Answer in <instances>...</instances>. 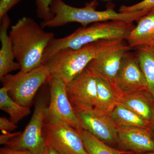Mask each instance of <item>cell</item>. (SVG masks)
<instances>
[{
    "mask_svg": "<svg viewBox=\"0 0 154 154\" xmlns=\"http://www.w3.org/2000/svg\"><path fill=\"white\" fill-rule=\"evenodd\" d=\"M23 0H0V20Z\"/></svg>",
    "mask_w": 154,
    "mask_h": 154,
    "instance_id": "cb8c5ba5",
    "label": "cell"
},
{
    "mask_svg": "<svg viewBox=\"0 0 154 154\" xmlns=\"http://www.w3.org/2000/svg\"><path fill=\"white\" fill-rule=\"evenodd\" d=\"M128 154H131V153ZM142 154H154V152H149L145 153Z\"/></svg>",
    "mask_w": 154,
    "mask_h": 154,
    "instance_id": "f1b7e54d",
    "label": "cell"
},
{
    "mask_svg": "<svg viewBox=\"0 0 154 154\" xmlns=\"http://www.w3.org/2000/svg\"><path fill=\"white\" fill-rule=\"evenodd\" d=\"M17 128V124H14L11 120L5 117L0 118V129L2 132H10L16 129Z\"/></svg>",
    "mask_w": 154,
    "mask_h": 154,
    "instance_id": "d4e9b609",
    "label": "cell"
},
{
    "mask_svg": "<svg viewBox=\"0 0 154 154\" xmlns=\"http://www.w3.org/2000/svg\"><path fill=\"white\" fill-rule=\"evenodd\" d=\"M48 83L49 87L50 103L46 112L64 122L79 132L82 128L67 95L66 85L52 77Z\"/></svg>",
    "mask_w": 154,
    "mask_h": 154,
    "instance_id": "30bf717a",
    "label": "cell"
},
{
    "mask_svg": "<svg viewBox=\"0 0 154 154\" xmlns=\"http://www.w3.org/2000/svg\"><path fill=\"white\" fill-rule=\"evenodd\" d=\"M46 106L44 96L36 101L32 117L22 133L10 142V148L26 150L33 154H45L47 143L43 134V126Z\"/></svg>",
    "mask_w": 154,
    "mask_h": 154,
    "instance_id": "52a82bcc",
    "label": "cell"
},
{
    "mask_svg": "<svg viewBox=\"0 0 154 154\" xmlns=\"http://www.w3.org/2000/svg\"><path fill=\"white\" fill-rule=\"evenodd\" d=\"M98 3L94 0L87 4L85 7L77 8L69 5L62 0H53L51 11L53 18L48 22H41L42 28H57L72 22L81 24L83 27L89 24L110 21H122L132 22L137 21L148 12L140 11L125 14L117 12L112 8L103 11L96 10Z\"/></svg>",
    "mask_w": 154,
    "mask_h": 154,
    "instance_id": "3957f363",
    "label": "cell"
},
{
    "mask_svg": "<svg viewBox=\"0 0 154 154\" xmlns=\"http://www.w3.org/2000/svg\"><path fill=\"white\" fill-rule=\"evenodd\" d=\"M43 134L46 141L59 154H89L79 133L45 111Z\"/></svg>",
    "mask_w": 154,
    "mask_h": 154,
    "instance_id": "8992f818",
    "label": "cell"
},
{
    "mask_svg": "<svg viewBox=\"0 0 154 154\" xmlns=\"http://www.w3.org/2000/svg\"><path fill=\"white\" fill-rule=\"evenodd\" d=\"M69 100L76 113L94 109L97 99V82L94 73L87 68L66 86Z\"/></svg>",
    "mask_w": 154,
    "mask_h": 154,
    "instance_id": "ba28073f",
    "label": "cell"
},
{
    "mask_svg": "<svg viewBox=\"0 0 154 154\" xmlns=\"http://www.w3.org/2000/svg\"><path fill=\"white\" fill-rule=\"evenodd\" d=\"M132 22L110 21L94 23L78 28L68 36L53 38L45 50L42 64L45 65L62 49H79L87 45L103 40H125L134 28Z\"/></svg>",
    "mask_w": 154,
    "mask_h": 154,
    "instance_id": "7a4b0ae2",
    "label": "cell"
},
{
    "mask_svg": "<svg viewBox=\"0 0 154 154\" xmlns=\"http://www.w3.org/2000/svg\"><path fill=\"white\" fill-rule=\"evenodd\" d=\"M36 12L38 18L43 22L50 21L54 15L51 11V6L53 0H35Z\"/></svg>",
    "mask_w": 154,
    "mask_h": 154,
    "instance_id": "603a6c76",
    "label": "cell"
},
{
    "mask_svg": "<svg viewBox=\"0 0 154 154\" xmlns=\"http://www.w3.org/2000/svg\"><path fill=\"white\" fill-rule=\"evenodd\" d=\"M131 49L125 40L121 44L101 53L91 61L87 68L115 85L122 58L125 53Z\"/></svg>",
    "mask_w": 154,
    "mask_h": 154,
    "instance_id": "7c38bea8",
    "label": "cell"
},
{
    "mask_svg": "<svg viewBox=\"0 0 154 154\" xmlns=\"http://www.w3.org/2000/svg\"><path fill=\"white\" fill-rule=\"evenodd\" d=\"M151 49L154 52V47L153 48H152V49Z\"/></svg>",
    "mask_w": 154,
    "mask_h": 154,
    "instance_id": "f546056e",
    "label": "cell"
},
{
    "mask_svg": "<svg viewBox=\"0 0 154 154\" xmlns=\"http://www.w3.org/2000/svg\"><path fill=\"white\" fill-rule=\"evenodd\" d=\"M2 133V134L1 135V144L4 143H8L9 140H11L12 137L19 136V135L21 134V132H19L11 134L8 131H3Z\"/></svg>",
    "mask_w": 154,
    "mask_h": 154,
    "instance_id": "484cf974",
    "label": "cell"
},
{
    "mask_svg": "<svg viewBox=\"0 0 154 154\" xmlns=\"http://www.w3.org/2000/svg\"><path fill=\"white\" fill-rule=\"evenodd\" d=\"M125 41L120 39L101 40L87 45L79 49H62L45 65L51 76L60 80L67 86L100 54Z\"/></svg>",
    "mask_w": 154,
    "mask_h": 154,
    "instance_id": "277c9868",
    "label": "cell"
},
{
    "mask_svg": "<svg viewBox=\"0 0 154 154\" xmlns=\"http://www.w3.org/2000/svg\"><path fill=\"white\" fill-rule=\"evenodd\" d=\"M137 49L140 66L145 77L147 91L154 99V52L149 48Z\"/></svg>",
    "mask_w": 154,
    "mask_h": 154,
    "instance_id": "ffe728a7",
    "label": "cell"
},
{
    "mask_svg": "<svg viewBox=\"0 0 154 154\" xmlns=\"http://www.w3.org/2000/svg\"><path fill=\"white\" fill-rule=\"evenodd\" d=\"M131 31L126 41L131 48L154 47V10L141 17Z\"/></svg>",
    "mask_w": 154,
    "mask_h": 154,
    "instance_id": "9a60e30c",
    "label": "cell"
},
{
    "mask_svg": "<svg viewBox=\"0 0 154 154\" xmlns=\"http://www.w3.org/2000/svg\"><path fill=\"white\" fill-rule=\"evenodd\" d=\"M152 131L153 132H154V127H153V128L152 129Z\"/></svg>",
    "mask_w": 154,
    "mask_h": 154,
    "instance_id": "4dcf8cb0",
    "label": "cell"
},
{
    "mask_svg": "<svg viewBox=\"0 0 154 154\" xmlns=\"http://www.w3.org/2000/svg\"><path fill=\"white\" fill-rule=\"evenodd\" d=\"M82 129L87 131L106 143L118 140V128L109 115L102 114L94 109L77 113Z\"/></svg>",
    "mask_w": 154,
    "mask_h": 154,
    "instance_id": "8fae6325",
    "label": "cell"
},
{
    "mask_svg": "<svg viewBox=\"0 0 154 154\" xmlns=\"http://www.w3.org/2000/svg\"><path fill=\"white\" fill-rule=\"evenodd\" d=\"M0 79L9 73L21 69L20 65L14 61L15 58L13 44L8 34L11 19L7 14L0 20Z\"/></svg>",
    "mask_w": 154,
    "mask_h": 154,
    "instance_id": "2e32d148",
    "label": "cell"
},
{
    "mask_svg": "<svg viewBox=\"0 0 154 154\" xmlns=\"http://www.w3.org/2000/svg\"><path fill=\"white\" fill-rule=\"evenodd\" d=\"M32 18L23 17L11 26L9 33L20 71L28 72L42 64V57L54 33L47 32Z\"/></svg>",
    "mask_w": 154,
    "mask_h": 154,
    "instance_id": "6da1fadb",
    "label": "cell"
},
{
    "mask_svg": "<svg viewBox=\"0 0 154 154\" xmlns=\"http://www.w3.org/2000/svg\"><path fill=\"white\" fill-rule=\"evenodd\" d=\"M119 103L133 110L149 125L154 127V99L147 90L119 96Z\"/></svg>",
    "mask_w": 154,
    "mask_h": 154,
    "instance_id": "5bb4252c",
    "label": "cell"
},
{
    "mask_svg": "<svg viewBox=\"0 0 154 154\" xmlns=\"http://www.w3.org/2000/svg\"><path fill=\"white\" fill-rule=\"evenodd\" d=\"M115 86L120 95L147 90L145 77L137 53L129 50L124 54L116 76Z\"/></svg>",
    "mask_w": 154,
    "mask_h": 154,
    "instance_id": "9c48e42d",
    "label": "cell"
},
{
    "mask_svg": "<svg viewBox=\"0 0 154 154\" xmlns=\"http://www.w3.org/2000/svg\"><path fill=\"white\" fill-rule=\"evenodd\" d=\"M154 10V0H143L140 2L131 6L122 5L120 7V13L129 14L140 11L150 12Z\"/></svg>",
    "mask_w": 154,
    "mask_h": 154,
    "instance_id": "7402d4cb",
    "label": "cell"
},
{
    "mask_svg": "<svg viewBox=\"0 0 154 154\" xmlns=\"http://www.w3.org/2000/svg\"><path fill=\"white\" fill-rule=\"evenodd\" d=\"M51 77L46 66L41 64L29 72L20 71L16 74L6 75L1 81L14 101L29 107L38 89Z\"/></svg>",
    "mask_w": 154,
    "mask_h": 154,
    "instance_id": "5b68a950",
    "label": "cell"
},
{
    "mask_svg": "<svg viewBox=\"0 0 154 154\" xmlns=\"http://www.w3.org/2000/svg\"><path fill=\"white\" fill-rule=\"evenodd\" d=\"M79 133L82 139L85 148L89 154L132 153L131 152L122 151L111 147L85 130H81Z\"/></svg>",
    "mask_w": 154,
    "mask_h": 154,
    "instance_id": "44dd1931",
    "label": "cell"
},
{
    "mask_svg": "<svg viewBox=\"0 0 154 154\" xmlns=\"http://www.w3.org/2000/svg\"><path fill=\"white\" fill-rule=\"evenodd\" d=\"M0 109L8 113L10 120L15 124L30 113L29 107L17 103L9 95L8 90L3 87L0 89Z\"/></svg>",
    "mask_w": 154,
    "mask_h": 154,
    "instance_id": "d6986e66",
    "label": "cell"
},
{
    "mask_svg": "<svg viewBox=\"0 0 154 154\" xmlns=\"http://www.w3.org/2000/svg\"><path fill=\"white\" fill-rule=\"evenodd\" d=\"M109 116L117 127L135 126L151 128L139 116L119 102L110 112Z\"/></svg>",
    "mask_w": 154,
    "mask_h": 154,
    "instance_id": "ac0fdd59",
    "label": "cell"
},
{
    "mask_svg": "<svg viewBox=\"0 0 154 154\" xmlns=\"http://www.w3.org/2000/svg\"><path fill=\"white\" fill-rule=\"evenodd\" d=\"M118 140L125 148L137 153L154 152V134L151 128L119 126Z\"/></svg>",
    "mask_w": 154,
    "mask_h": 154,
    "instance_id": "4fadbf2b",
    "label": "cell"
},
{
    "mask_svg": "<svg viewBox=\"0 0 154 154\" xmlns=\"http://www.w3.org/2000/svg\"><path fill=\"white\" fill-rule=\"evenodd\" d=\"M94 74L97 82V99L94 109L109 115L118 103L120 95L115 85L102 76Z\"/></svg>",
    "mask_w": 154,
    "mask_h": 154,
    "instance_id": "e0dca14e",
    "label": "cell"
},
{
    "mask_svg": "<svg viewBox=\"0 0 154 154\" xmlns=\"http://www.w3.org/2000/svg\"><path fill=\"white\" fill-rule=\"evenodd\" d=\"M47 143V148L45 154H59L53 147L49 143L46 141Z\"/></svg>",
    "mask_w": 154,
    "mask_h": 154,
    "instance_id": "83f0119b",
    "label": "cell"
},
{
    "mask_svg": "<svg viewBox=\"0 0 154 154\" xmlns=\"http://www.w3.org/2000/svg\"><path fill=\"white\" fill-rule=\"evenodd\" d=\"M0 154H33L31 152L26 150H19L10 148H2L0 150Z\"/></svg>",
    "mask_w": 154,
    "mask_h": 154,
    "instance_id": "4316f807",
    "label": "cell"
}]
</instances>
